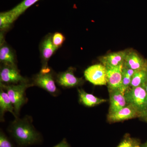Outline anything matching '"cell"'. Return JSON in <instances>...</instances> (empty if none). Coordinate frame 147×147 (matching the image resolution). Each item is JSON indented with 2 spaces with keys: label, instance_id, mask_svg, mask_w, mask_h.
I'll list each match as a JSON object with an SVG mask.
<instances>
[{
  "label": "cell",
  "instance_id": "6da1fadb",
  "mask_svg": "<svg viewBox=\"0 0 147 147\" xmlns=\"http://www.w3.org/2000/svg\"><path fill=\"white\" fill-rule=\"evenodd\" d=\"M8 131L18 147L39 144L42 142L41 134L34 128L31 117L29 116L22 119L15 118L9 127Z\"/></svg>",
  "mask_w": 147,
  "mask_h": 147
},
{
  "label": "cell",
  "instance_id": "7a4b0ae2",
  "mask_svg": "<svg viewBox=\"0 0 147 147\" xmlns=\"http://www.w3.org/2000/svg\"><path fill=\"white\" fill-rule=\"evenodd\" d=\"M0 85L1 88L8 94L14 107L15 114L18 117L21 108L28 101L26 96V90L28 88L33 86V85L30 82L11 85H5L0 83Z\"/></svg>",
  "mask_w": 147,
  "mask_h": 147
},
{
  "label": "cell",
  "instance_id": "3957f363",
  "mask_svg": "<svg viewBox=\"0 0 147 147\" xmlns=\"http://www.w3.org/2000/svg\"><path fill=\"white\" fill-rule=\"evenodd\" d=\"M54 74L48 67L41 68L39 73L35 75L32 84L45 90L53 96H57L59 91L56 84Z\"/></svg>",
  "mask_w": 147,
  "mask_h": 147
},
{
  "label": "cell",
  "instance_id": "277c9868",
  "mask_svg": "<svg viewBox=\"0 0 147 147\" xmlns=\"http://www.w3.org/2000/svg\"><path fill=\"white\" fill-rule=\"evenodd\" d=\"M124 96L127 104L136 108L141 116L147 110V92L143 86L129 88Z\"/></svg>",
  "mask_w": 147,
  "mask_h": 147
},
{
  "label": "cell",
  "instance_id": "5b68a950",
  "mask_svg": "<svg viewBox=\"0 0 147 147\" xmlns=\"http://www.w3.org/2000/svg\"><path fill=\"white\" fill-rule=\"evenodd\" d=\"M84 75L86 80L95 86L107 85V70L102 64L90 66L85 70Z\"/></svg>",
  "mask_w": 147,
  "mask_h": 147
},
{
  "label": "cell",
  "instance_id": "8992f818",
  "mask_svg": "<svg viewBox=\"0 0 147 147\" xmlns=\"http://www.w3.org/2000/svg\"><path fill=\"white\" fill-rule=\"evenodd\" d=\"M0 82L5 85L30 82L21 75L17 66L2 64L0 70Z\"/></svg>",
  "mask_w": 147,
  "mask_h": 147
},
{
  "label": "cell",
  "instance_id": "52a82bcc",
  "mask_svg": "<svg viewBox=\"0 0 147 147\" xmlns=\"http://www.w3.org/2000/svg\"><path fill=\"white\" fill-rule=\"evenodd\" d=\"M75 68L70 67L66 71L58 74L55 78L57 84L66 88L81 86L84 85L85 81L83 78H78L75 76Z\"/></svg>",
  "mask_w": 147,
  "mask_h": 147
},
{
  "label": "cell",
  "instance_id": "ba28073f",
  "mask_svg": "<svg viewBox=\"0 0 147 147\" xmlns=\"http://www.w3.org/2000/svg\"><path fill=\"white\" fill-rule=\"evenodd\" d=\"M123 67L136 71L147 68V59L136 50L127 49Z\"/></svg>",
  "mask_w": 147,
  "mask_h": 147
},
{
  "label": "cell",
  "instance_id": "9c48e42d",
  "mask_svg": "<svg viewBox=\"0 0 147 147\" xmlns=\"http://www.w3.org/2000/svg\"><path fill=\"white\" fill-rule=\"evenodd\" d=\"M140 113L133 106L127 104L125 107L113 113L108 114L107 120L109 122L115 123L130 119L140 118Z\"/></svg>",
  "mask_w": 147,
  "mask_h": 147
},
{
  "label": "cell",
  "instance_id": "30bf717a",
  "mask_svg": "<svg viewBox=\"0 0 147 147\" xmlns=\"http://www.w3.org/2000/svg\"><path fill=\"white\" fill-rule=\"evenodd\" d=\"M123 66L106 68L108 91L116 90H119L121 91V90Z\"/></svg>",
  "mask_w": 147,
  "mask_h": 147
},
{
  "label": "cell",
  "instance_id": "8fae6325",
  "mask_svg": "<svg viewBox=\"0 0 147 147\" xmlns=\"http://www.w3.org/2000/svg\"><path fill=\"white\" fill-rule=\"evenodd\" d=\"M126 53V50L110 53L100 56L98 60L106 68L118 67L123 66Z\"/></svg>",
  "mask_w": 147,
  "mask_h": 147
},
{
  "label": "cell",
  "instance_id": "7c38bea8",
  "mask_svg": "<svg viewBox=\"0 0 147 147\" xmlns=\"http://www.w3.org/2000/svg\"><path fill=\"white\" fill-rule=\"evenodd\" d=\"M52 37V34L47 35L42 40L40 44V56L42 68L48 67V61L58 49L53 44Z\"/></svg>",
  "mask_w": 147,
  "mask_h": 147
},
{
  "label": "cell",
  "instance_id": "4fadbf2b",
  "mask_svg": "<svg viewBox=\"0 0 147 147\" xmlns=\"http://www.w3.org/2000/svg\"><path fill=\"white\" fill-rule=\"evenodd\" d=\"M110 108L108 114L118 111L127 105L124 94L119 90L109 91Z\"/></svg>",
  "mask_w": 147,
  "mask_h": 147
},
{
  "label": "cell",
  "instance_id": "5bb4252c",
  "mask_svg": "<svg viewBox=\"0 0 147 147\" xmlns=\"http://www.w3.org/2000/svg\"><path fill=\"white\" fill-rule=\"evenodd\" d=\"M0 61L2 64L17 66L15 54L12 49L5 44L4 40H1Z\"/></svg>",
  "mask_w": 147,
  "mask_h": 147
},
{
  "label": "cell",
  "instance_id": "9a60e30c",
  "mask_svg": "<svg viewBox=\"0 0 147 147\" xmlns=\"http://www.w3.org/2000/svg\"><path fill=\"white\" fill-rule=\"evenodd\" d=\"M8 112L13 114L15 118L17 117L14 107L8 94L3 88L0 89V119L1 122L4 121V117L6 112Z\"/></svg>",
  "mask_w": 147,
  "mask_h": 147
},
{
  "label": "cell",
  "instance_id": "2e32d148",
  "mask_svg": "<svg viewBox=\"0 0 147 147\" xmlns=\"http://www.w3.org/2000/svg\"><path fill=\"white\" fill-rule=\"evenodd\" d=\"M79 102L88 107H94L106 102L108 100L99 98L91 94L88 93L82 89H78Z\"/></svg>",
  "mask_w": 147,
  "mask_h": 147
},
{
  "label": "cell",
  "instance_id": "e0dca14e",
  "mask_svg": "<svg viewBox=\"0 0 147 147\" xmlns=\"http://www.w3.org/2000/svg\"><path fill=\"white\" fill-rule=\"evenodd\" d=\"M39 0H23L21 2L10 10L8 11L11 16L15 21L21 14L29 7L37 2Z\"/></svg>",
  "mask_w": 147,
  "mask_h": 147
},
{
  "label": "cell",
  "instance_id": "ac0fdd59",
  "mask_svg": "<svg viewBox=\"0 0 147 147\" xmlns=\"http://www.w3.org/2000/svg\"><path fill=\"white\" fill-rule=\"evenodd\" d=\"M147 78V68L135 71L131 78L129 88L143 86Z\"/></svg>",
  "mask_w": 147,
  "mask_h": 147
},
{
  "label": "cell",
  "instance_id": "d6986e66",
  "mask_svg": "<svg viewBox=\"0 0 147 147\" xmlns=\"http://www.w3.org/2000/svg\"><path fill=\"white\" fill-rule=\"evenodd\" d=\"M14 21L8 11L0 13V29L4 31L9 28Z\"/></svg>",
  "mask_w": 147,
  "mask_h": 147
},
{
  "label": "cell",
  "instance_id": "ffe728a7",
  "mask_svg": "<svg viewBox=\"0 0 147 147\" xmlns=\"http://www.w3.org/2000/svg\"><path fill=\"white\" fill-rule=\"evenodd\" d=\"M141 143L139 140L126 135L117 147H140Z\"/></svg>",
  "mask_w": 147,
  "mask_h": 147
},
{
  "label": "cell",
  "instance_id": "44dd1931",
  "mask_svg": "<svg viewBox=\"0 0 147 147\" xmlns=\"http://www.w3.org/2000/svg\"><path fill=\"white\" fill-rule=\"evenodd\" d=\"M52 40L53 44L59 49L63 44L65 40V37L61 33L57 32L53 34Z\"/></svg>",
  "mask_w": 147,
  "mask_h": 147
},
{
  "label": "cell",
  "instance_id": "7402d4cb",
  "mask_svg": "<svg viewBox=\"0 0 147 147\" xmlns=\"http://www.w3.org/2000/svg\"><path fill=\"white\" fill-rule=\"evenodd\" d=\"M0 147H16L2 130L0 131Z\"/></svg>",
  "mask_w": 147,
  "mask_h": 147
},
{
  "label": "cell",
  "instance_id": "603a6c76",
  "mask_svg": "<svg viewBox=\"0 0 147 147\" xmlns=\"http://www.w3.org/2000/svg\"><path fill=\"white\" fill-rule=\"evenodd\" d=\"M131 78L127 76L126 74L122 73V85L121 92L124 94L125 92L128 89L131 84Z\"/></svg>",
  "mask_w": 147,
  "mask_h": 147
},
{
  "label": "cell",
  "instance_id": "cb8c5ba5",
  "mask_svg": "<svg viewBox=\"0 0 147 147\" xmlns=\"http://www.w3.org/2000/svg\"><path fill=\"white\" fill-rule=\"evenodd\" d=\"M53 147H71L68 144L66 139H63L59 143Z\"/></svg>",
  "mask_w": 147,
  "mask_h": 147
},
{
  "label": "cell",
  "instance_id": "d4e9b609",
  "mask_svg": "<svg viewBox=\"0 0 147 147\" xmlns=\"http://www.w3.org/2000/svg\"><path fill=\"white\" fill-rule=\"evenodd\" d=\"M142 121L147 123V110L144 113H143L139 118Z\"/></svg>",
  "mask_w": 147,
  "mask_h": 147
},
{
  "label": "cell",
  "instance_id": "484cf974",
  "mask_svg": "<svg viewBox=\"0 0 147 147\" xmlns=\"http://www.w3.org/2000/svg\"><path fill=\"white\" fill-rule=\"evenodd\" d=\"M143 86L144 87L145 89H146V91L147 92V78L146 80V82H145Z\"/></svg>",
  "mask_w": 147,
  "mask_h": 147
},
{
  "label": "cell",
  "instance_id": "4316f807",
  "mask_svg": "<svg viewBox=\"0 0 147 147\" xmlns=\"http://www.w3.org/2000/svg\"><path fill=\"white\" fill-rule=\"evenodd\" d=\"M140 147H147V141L143 144H141Z\"/></svg>",
  "mask_w": 147,
  "mask_h": 147
}]
</instances>
